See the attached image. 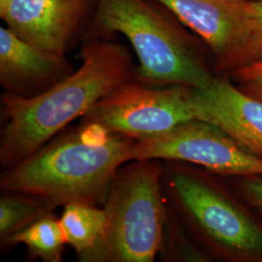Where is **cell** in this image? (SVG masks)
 <instances>
[{"label": "cell", "mask_w": 262, "mask_h": 262, "mask_svg": "<svg viewBox=\"0 0 262 262\" xmlns=\"http://www.w3.org/2000/svg\"><path fill=\"white\" fill-rule=\"evenodd\" d=\"M54 211L53 207L39 197L15 191H2L0 197V242Z\"/></svg>", "instance_id": "obj_14"}, {"label": "cell", "mask_w": 262, "mask_h": 262, "mask_svg": "<svg viewBox=\"0 0 262 262\" xmlns=\"http://www.w3.org/2000/svg\"><path fill=\"white\" fill-rule=\"evenodd\" d=\"M157 1L206 44L213 56V64L239 44L253 16V0Z\"/></svg>", "instance_id": "obj_10"}, {"label": "cell", "mask_w": 262, "mask_h": 262, "mask_svg": "<svg viewBox=\"0 0 262 262\" xmlns=\"http://www.w3.org/2000/svg\"><path fill=\"white\" fill-rule=\"evenodd\" d=\"M187 28L157 0H97L83 42L121 34L139 61L135 79L150 85L201 89L215 76L213 56Z\"/></svg>", "instance_id": "obj_3"}, {"label": "cell", "mask_w": 262, "mask_h": 262, "mask_svg": "<svg viewBox=\"0 0 262 262\" xmlns=\"http://www.w3.org/2000/svg\"><path fill=\"white\" fill-rule=\"evenodd\" d=\"M262 61V0H253L251 26L239 44L214 64L215 76L230 78L239 69Z\"/></svg>", "instance_id": "obj_15"}, {"label": "cell", "mask_w": 262, "mask_h": 262, "mask_svg": "<svg viewBox=\"0 0 262 262\" xmlns=\"http://www.w3.org/2000/svg\"><path fill=\"white\" fill-rule=\"evenodd\" d=\"M225 178L236 193L262 219V175Z\"/></svg>", "instance_id": "obj_17"}, {"label": "cell", "mask_w": 262, "mask_h": 262, "mask_svg": "<svg viewBox=\"0 0 262 262\" xmlns=\"http://www.w3.org/2000/svg\"><path fill=\"white\" fill-rule=\"evenodd\" d=\"M231 77L238 80L241 84L262 77V61L241 68L238 71H236Z\"/></svg>", "instance_id": "obj_18"}, {"label": "cell", "mask_w": 262, "mask_h": 262, "mask_svg": "<svg viewBox=\"0 0 262 262\" xmlns=\"http://www.w3.org/2000/svg\"><path fill=\"white\" fill-rule=\"evenodd\" d=\"M0 244L2 252L20 244L26 246L28 258L43 262H60L66 242L59 217H56L53 212Z\"/></svg>", "instance_id": "obj_12"}, {"label": "cell", "mask_w": 262, "mask_h": 262, "mask_svg": "<svg viewBox=\"0 0 262 262\" xmlns=\"http://www.w3.org/2000/svg\"><path fill=\"white\" fill-rule=\"evenodd\" d=\"M97 0H10L0 18L13 32L42 50L66 56L83 42Z\"/></svg>", "instance_id": "obj_8"}, {"label": "cell", "mask_w": 262, "mask_h": 262, "mask_svg": "<svg viewBox=\"0 0 262 262\" xmlns=\"http://www.w3.org/2000/svg\"><path fill=\"white\" fill-rule=\"evenodd\" d=\"M136 141L79 124L0 175L1 191L39 197L56 210L71 203L104 205L113 177L132 160Z\"/></svg>", "instance_id": "obj_2"}, {"label": "cell", "mask_w": 262, "mask_h": 262, "mask_svg": "<svg viewBox=\"0 0 262 262\" xmlns=\"http://www.w3.org/2000/svg\"><path fill=\"white\" fill-rule=\"evenodd\" d=\"M181 161L224 177L262 175V160L244 150L212 122L192 120L167 133L136 142L132 160Z\"/></svg>", "instance_id": "obj_7"}, {"label": "cell", "mask_w": 262, "mask_h": 262, "mask_svg": "<svg viewBox=\"0 0 262 262\" xmlns=\"http://www.w3.org/2000/svg\"><path fill=\"white\" fill-rule=\"evenodd\" d=\"M161 185L169 209L211 261L262 262V219L225 177L162 161Z\"/></svg>", "instance_id": "obj_4"}, {"label": "cell", "mask_w": 262, "mask_h": 262, "mask_svg": "<svg viewBox=\"0 0 262 262\" xmlns=\"http://www.w3.org/2000/svg\"><path fill=\"white\" fill-rule=\"evenodd\" d=\"M66 56L30 44L0 27V84L4 93L30 98L47 92L73 72Z\"/></svg>", "instance_id": "obj_9"}, {"label": "cell", "mask_w": 262, "mask_h": 262, "mask_svg": "<svg viewBox=\"0 0 262 262\" xmlns=\"http://www.w3.org/2000/svg\"><path fill=\"white\" fill-rule=\"evenodd\" d=\"M196 92L183 84H144L134 77L95 104L80 123L136 142L152 139L184 122L203 121Z\"/></svg>", "instance_id": "obj_6"}, {"label": "cell", "mask_w": 262, "mask_h": 262, "mask_svg": "<svg viewBox=\"0 0 262 262\" xmlns=\"http://www.w3.org/2000/svg\"><path fill=\"white\" fill-rule=\"evenodd\" d=\"M162 161L135 159L113 177L103 208L102 238L80 262H152L159 255L168 205L161 185Z\"/></svg>", "instance_id": "obj_5"}, {"label": "cell", "mask_w": 262, "mask_h": 262, "mask_svg": "<svg viewBox=\"0 0 262 262\" xmlns=\"http://www.w3.org/2000/svg\"><path fill=\"white\" fill-rule=\"evenodd\" d=\"M196 97L203 121L220 126L244 150L262 160V101L221 76L197 89Z\"/></svg>", "instance_id": "obj_11"}, {"label": "cell", "mask_w": 262, "mask_h": 262, "mask_svg": "<svg viewBox=\"0 0 262 262\" xmlns=\"http://www.w3.org/2000/svg\"><path fill=\"white\" fill-rule=\"evenodd\" d=\"M128 48L115 39L83 42L81 66L38 96L0 97V164L10 168L28 159L121 84L135 77Z\"/></svg>", "instance_id": "obj_1"}, {"label": "cell", "mask_w": 262, "mask_h": 262, "mask_svg": "<svg viewBox=\"0 0 262 262\" xmlns=\"http://www.w3.org/2000/svg\"><path fill=\"white\" fill-rule=\"evenodd\" d=\"M10 0H0V8H2V7H4L8 2H9Z\"/></svg>", "instance_id": "obj_20"}, {"label": "cell", "mask_w": 262, "mask_h": 262, "mask_svg": "<svg viewBox=\"0 0 262 262\" xmlns=\"http://www.w3.org/2000/svg\"><path fill=\"white\" fill-rule=\"evenodd\" d=\"M67 245L75 250L77 256L93 249L102 236L107 225L104 208L84 203L64 206L59 217Z\"/></svg>", "instance_id": "obj_13"}, {"label": "cell", "mask_w": 262, "mask_h": 262, "mask_svg": "<svg viewBox=\"0 0 262 262\" xmlns=\"http://www.w3.org/2000/svg\"><path fill=\"white\" fill-rule=\"evenodd\" d=\"M159 256L164 261H211L169 207Z\"/></svg>", "instance_id": "obj_16"}, {"label": "cell", "mask_w": 262, "mask_h": 262, "mask_svg": "<svg viewBox=\"0 0 262 262\" xmlns=\"http://www.w3.org/2000/svg\"><path fill=\"white\" fill-rule=\"evenodd\" d=\"M240 89L246 94L262 101V77L242 83Z\"/></svg>", "instance_id": "obj_19"}]
</instances>
